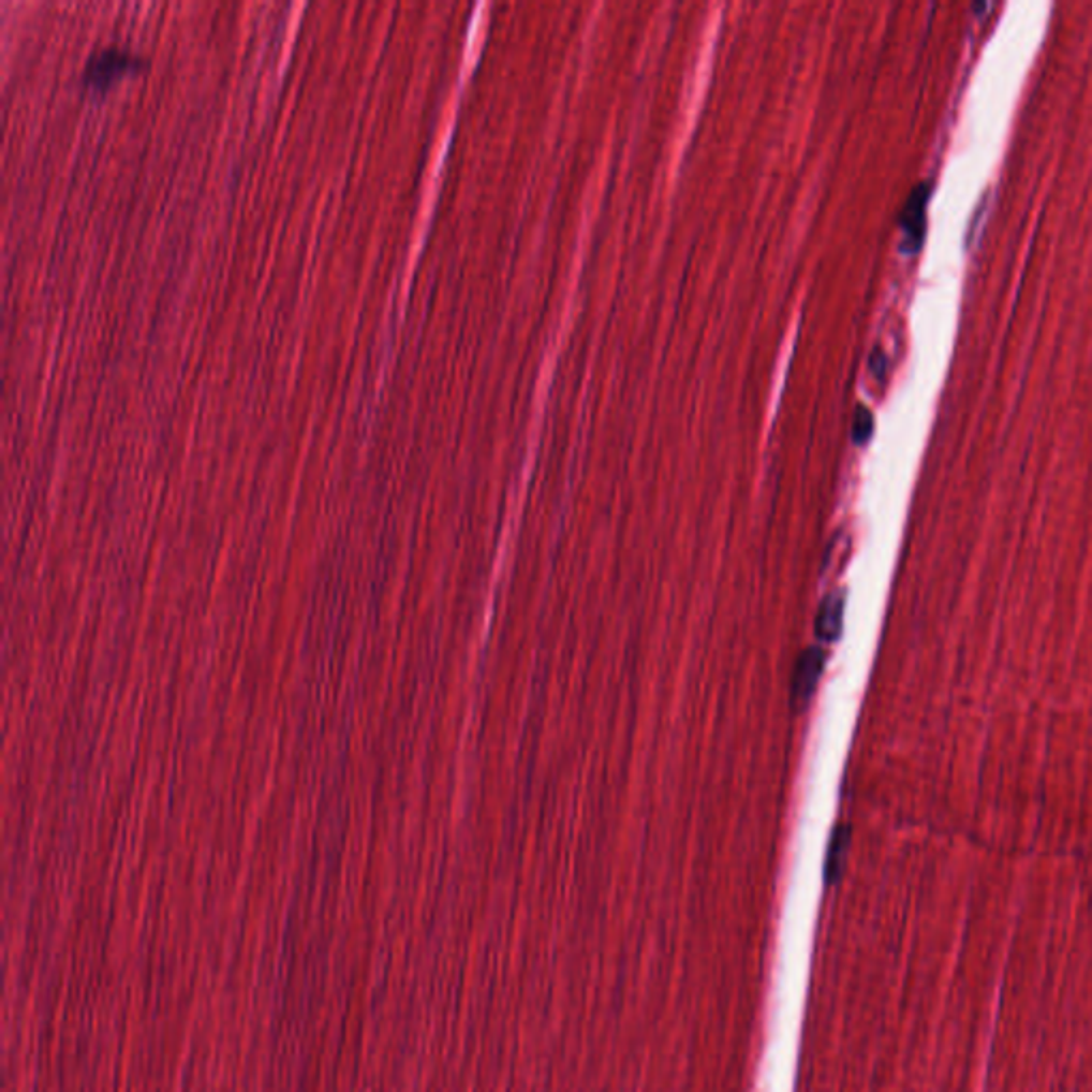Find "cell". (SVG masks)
<instances>
[{
  "label": "cell",
  "instance_id": "cell-1",
  "mask_svg": "<svg viewBox=\"0 0 1092 1092\" xmlns=\"http://www.w3.org/2000/svg\"><path fill=\"white\" fill-rule=\"evenodd\" d=\"M822 670H824V653L815 647L811 649H805L794 666V679H792V705L794 709L802 711L811 698H813V692L820 683V677H822Z\"/></svg>",
  "mask_w": 1092,
  "mask_h": 1092
},
{
  "label": "cell",
  "instance_id": "cell-3",
  "mask_svg": "<svg viewBox=\"0 0 1092 1092\" xmlns=\"http://www.w3.org/2000/svg\"><path fill=\"white\" fill-rule=\"evenodd\" d=\"M843 610H845V600H843L841 591H832L830 595H826V600L822 602L817 617H815V636L822 643H835L841 636Z\"/></svg>",
  "mask_w": 1092,
  "mask_h": 1092
},
{
  "label": "cell",
  "instance_id": "cell-6",
  "mask_svg": "<svg viewBox=\"0 0 1092 1092\" xmlns=\"http://www.w3.org/2000/svg\"><path fill=\"white\" fill-rule=\"evenodd\" d=\"M873 433V414L867 408H858L854 416V440L865 444Z\"/></svg>",
  "mask_w": 1092,
  "mask_h": 1092
},
{
  "label": "cell",
  "instance_id": "cell-4",
  "mask_svg": "<svg viewBox=\"0 0 1092 1092\" xmlns=\"http://www.w3.org/2000/svg\"><path fill=\"white\" fill-rule=\"evenodd\" d=\"M847 843H850V830L839 826L835 830V835H832V841H830V847H828V858H826V880L828 882H837V877L841 873V867H843V860H845Z\"/></svg>",
  "mask_w": 1092,
  "mask_h": 1092
},
{
  "label": "cell",
  "instance_id": "cell-2",
  "mask_svg": "<svg viewBox=\"0 0 1092 1092\" xmlns=\"http://www.w3.org/2000/svg\"><path fill=\"white\" fill-rule=\"evenodd\" d=\"M928 196H930L928 183H917L905 203V209H903V231H905V241L910 244V252H915L924 241Z\"/></svg>",
  "mask_w": 1092,
  "mask_h": 1092
},
{
  "label": "cell",
  "instance_id": "cell-5",
  "mask_svg": "<svg viewBox=\"0 0 1092 1092\" xmlns=\"http://www.w3.org/2000/svg\"><path fill=\"white\" fill-rule=\"evenodd\" d=\"M135 60H137V58H135V56H131V54H129V51H124V49H105L101 56H97V58L92 60V64H90V75H94V77H99V79H101V77H105L107 73L118 71V69H122V67H127L129 62H135Z\"/></svg>",
  "mask_w": 1092,
  "mask_h": 1092
}]
</instances>
